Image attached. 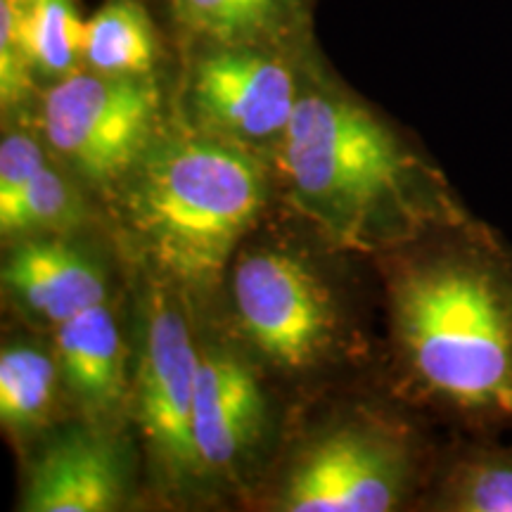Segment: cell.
Returning <instances> with one entry per match:
<instances>
[{
  "label": "cell",
  "instance_id": "cell-8",
  "mask_svg": "<svg viewBox=\"0 0 512 512\" xmlns=\"http://www.w3.org/2000/svg\"><path fill=\"white\" fill-rule=\"evenodd\" d=\"M297 100L290 67L259 46H216L190 74L188 105L197 131L242 147L280 143Z\"/></svg>",
  "mask_w": 512,
  "mask_h": 512
},
{
  "label": "cell",
  "instance_id": "cell-4",
  "mask_svg": "<svg viewBox=\"0 0 512 512\" xmlns=\"http://www.w3.org/2000/svg\"><path fill=\"white\" fill-rule=\"evenodd\" d=\"M418 446L406 427L356 418L316 434L287 465L273 508L283 512H387L413 494Z\"/></svg>",
  "mask_w": 512,
  "mask_h": 512
},
{
  "label": "cell",
  "instance_id": "cell-13",
  "mask_svg": "<svg viewBox=\"0 0 512 512\" xmlns=\"http://www.w3.org/2000/svg\"><path fill=\"white\" fill-rule=\"evenodd\" d=\"M425 508L444 512H512V446H472L448 458Z\"/></svg>",
  "mask_w": 512,
  "mask_h": 512
},
{
  "label": "cell",
  "instance_id": "cell-6",
  "mask_svg": "<svg viewBox=\"0 0 512 512\" xmlns=\"http://www.w3.org/2000/svg\"><path fill=\"white\" fill-rule=\"evenodd\" d=\"M230 302L242 337L273 368L311 373L339 344L335 299L299 256L249 249L230 271Z\"/></svg>",
  "mask_w": 512,
  "mask_h": 512
},
{
  "label": "cell",
  "instance_id": "cell-15",
  "mask_svg": "<svg viewBox=\"0 0 512 512\" xmlns=\"http://www.w3.org/2000/svg\"><path fill=\"white\" fill-rule=\"evenodd\" d=\"M155 60V27L138 0H110L86 22L83 62L93 72L147 76Z\"/></svg>",
  "mask_w": 512,
  "mask_h": 512
},
{
  "label": "cell",
  "instance_id": "cell-19",
  "mask_svg": "<svg viewBox=\"0 0 512 512\" xmlns=\"http://www.w3.org/2000/svg\"><path fill=\"white\" fill-rule=\"evenodd\" d=\"M34 69L19 43L15 19L8 5L0 3V100L5 110H12L31 91Z\"/></svg>",
  "mask_w": 512,
  "mask_h": 512
},
{
  "label": "cell",
  "instance_id": "cell-3",
  "mask_svg": "<svg viewBox=\"0 0 512 512\" xmlns=\"http://www.w3.org/2000/svg\"><path fill=\"white\" fill-rule=\"evenodd\" d=\"M121 185L126 228L155 266L190 287L228 266L266 202L252 150L202 131L159 136Z\"/></svg>",
  "mask_w": 512,
  "mask_h": 512
},
{
  "label": "cell",
  "instance_id": "cell-2",
  "mask_svg": "<svg viewBox=\"0 0 512 512\" xmlns=\"http://www.w3.org/2000/svg\"><path fill=\"white\" fill-rule=\"evenodd\" d=\"M290 197L332 247L399 249L465 219L444 178L384 121L342 95L304 93L278 143Z\"/></svg>",
  "mask_w": 512,
  "mask_h": 512
},
{
  "label": "cell",
  "instance_id": "cell-11",
  "mask_svg": "<svg viewBox=\"0 0 512 512\" xmlns=\"http://www.w3.org/2000/svg\"><path fill=\"white\" fill-rule=\"evenodd\" d=\"M3 285L31 318L53 328L107 302L105 268L64 240L24 238L5 256Z\"/></svg>",
  "mask_w": 512,
  "mask_h": 512
},
{
  "label": "cell",
  "instance_id": "cell-5",
  "mask_svg": "<svg viewBox=\"0 0 512 512\" xmlns=\"http://www.w3.org/2000/svg\"><path fill=\"white\" fill-rule=\"evenodd\" d=\"M159 121L162 95L150 74L74 72L57 81L41 105L50 150L93 185L124 181L155 145Z\"/></svg>",
  "mask_w": 512,
  "mask_h": 512
},
{
  "label": "cell",
  "instance_id": "cell-1",
  "mask_svg": "<svg viewBox=\"0 0 512 512\" xmlns=\"http://www.w3.org/2000/svg\"><path fill=\"white\" fill-rule=\"evenodd\" d=\"M389 318L422 401L472 425L512 422V259L467 219L396 249Z\"/></svg>",
  "mask_w": 512,
  "mask_h": 512
},
{
  "label": "cell",
  "instance_id": "cell-10",
  "mask_svg": "<svg viewBox=\"0 0 512 512\" xmlns=\"http://www.w3.org/2000/svg\"><path fill=\"white\" fill-rule=\"evenodd\" d=\"M195 448L202 475H230L259 444L266 399L245 363L226 349H200Z\"/></svg>",
  "mask_w": 512,
  "mask_h": 512
},
{
  "label": "cell",
  "instance_id": "cell-16",
  "mask_svg": "<svg viewBox=\"0 0 512 512\" xmlns=\"http://www.w3.org/2000/svg\"><path fill=\"white\" fill-rule=\"evenodd\" d=\"M62 382L55 354L31 344H10L0 354V422L27 437L50 418Z\"/></svg>",
  "mask_w": 512,
  "mask_h": 512
},
{
  "label": "cell",
  "instance_id": "cell-14",
  "mask_svg": "<svg viewBox=\"0 0 512 512\" xmlns=\"http://www.w3.org/2000/svg\"><path fill=\"white\" fill-rule=\"evenodd\" d=\"M15 19L19 43L34 74L60 81L83 62L86 22L74 0H0Z\"/></svg>",
  "mask_w": 512,
  "mask_h": 512
},
{
  "label": "cell",
  "instance_id": "cell-7",
  "mask_svg": "<svg viewBox=\"0 0 512 512\" xmlns=\"http://www.w3.org/2000/svg\"><path fill=\"white\" fill-rule=\"evenodd\" d=\"M197 370L200 347L183 311L164 292H152L140 323L131 411L159 475L176 486L202 475L192 427Z\"/></svg>",
  "mask_w": 512,
  "mask_h": 512
},
{
  "label": "cell",
  "instance_id": "cell-9",
  "mask_svg": "<svg viewBox=\"0 0 512 512\" xmlns=\"http://www.w3.org/2000/svg\"><path fill=\"white\" fill-rule=\"evenodd\" d=\"M128 465L110 434L76 427L43 448L24 486L27 512H112L126 505Z\"/></svg>",
  "mask_w": 512,
  "mask_h": 512
},
{
  "label": "cell",
  "instance_id": "cell-17",
  "mask_svg": "<svg viewBox=\"0 0 512 512\" xmlns=\"http://www.w3.org/2000/svg\"><path fill=\"white\" fill-rule=\"evenodd\" d=\"M176 10L216 46H261L290 27L297 0H176Z\"/></svg>",
  "mask_w": 512,
  "mask_h": 512
},
{
  "label": "cell",
  "instance_id": "cell-18",
  "mask_svg": "<svg viewBox=\"0 0 512 512\" xmlns=\"http://www.w3.org/2000/svg\"><path fill=\"white\" fill-rule=\"evenodd\" d=\"M83 221V200L72 181L46 164L15 200L0 207L3 238H41L72 230Z\"/></svg>",
  "mask_w": 512,
  "mask_h": 512
},
{
  "label": "cell",
  "instance_id": "cell-12",
  "mask_svg": "<svg viewBox=\"0 0 512 512\" xmlns=\"http://www.w3.org/2000/svg\"><path fill=\"white\" fill-rule=\"evenodd\" d=\"M53 354L64 389L83 411L93 418L119 411L128 394L124 344L107 302L57 325Z\"/></svg>",
  "mask_w": 512,
  "mask_h": 512
},
{
  "label": "cell",
  "instance_id": "cell-20",
  "mask_svg": "<svg viewBox=\"0 0 512 512\" xmlns=\"http://www.w3.org/2000/svg\"><path fill=\"white\" fill-rule=\"evenodd\" d=\"M43 147L29 133H8L0 143V207L15 200L43 166Z\"/></svg>",
  "mask_w": 512,
  "mask_h": 512
}]
</instances>
